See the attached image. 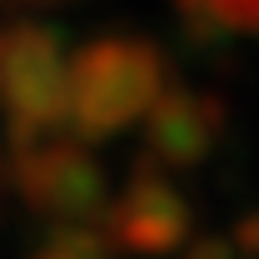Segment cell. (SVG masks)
<instances>
[{"instance_id":"6da1fadb","label":"cell","mask_w":259,"mask_h":259,"mask_svg":"<svg viewBox=\"0 0 259 259\" xmlns=\"http://www.w3.org/2000/svg\"><path fill=\"white\" fill-rule=\"evenodd\" d=\"M50 259H65V254H50Z\"/></svg>"}]
</instances>
